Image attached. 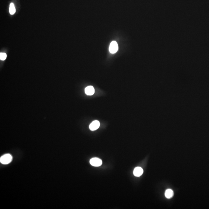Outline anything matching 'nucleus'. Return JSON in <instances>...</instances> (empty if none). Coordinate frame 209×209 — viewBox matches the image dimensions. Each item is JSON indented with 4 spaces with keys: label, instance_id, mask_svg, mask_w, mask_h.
I'll use <instances>...</instances> for the list:
<instances>
[{
    "label": "nucleus",
    "instance_id": "nucleus-5",
    "mask_svg": "<svg viewBox=\"0 0 209 209\" xmlns=\"http://www.w3.org/2000/svg\"><path fill=\"white\" fill-rule=\"evenodd\" d=\"M85 93L88 95L91 96L95 93V89L93 86H87L85 89Z\"/></svg>",
    "mask_w": 209,
    "mask_h": 209
},
{
    "label": "nucleus",
    "instance_id": "nucleus-6",
    "mask_svg": "<svg viewBox=\"0 0 209 209\" xmlns=\"http://www.w3.org/2000/svg\"><path fill=\"white\" fill-rule=\"evenodd\" d=\"M143 173V170L142 168L140 167L135 168L134 170L133 174L136 177H140L142 175Z\"/></svg>",
    "mask_w": 209,
    "mask_h": 209
},
{
    "label": "nucleus",
    "instance_id": "nucleus-2",
    "mask_svg": "<svg viewBox=\"0 0 209 209\" xmlns=\"http://www.w3.org/2000/svg\"><path fill=\"white\" fill-rule=\"evenodd\" d=\"M118 49V44L117 42L115 41L112 42L110 45V52L112 53H115L117 51Z\"/></svg>",
    "mask_w": 209,
    "mask_h": 209
},
{
    "label": "nucleus",
    "instance_id": "nucleus-4",
    "mask_svg": "<svg viewBox=\"0 0 209 209\" xmlns=\"http://www.w3.org/2000/svg\"><path fill=\"white\" fill-rule=\"evenodd\" d=\"M100 122L96 120L93 121L92 123L90 124L89 128L91 131H94L100 127Z\"/></svg>",
    "mask_w": 209,
    "mask_h": 209
},
{
    "label": "nucleus",
    "instance_id": "nucleus-8",
    "mask_svg": "<svg viewBox=\"0 0 209 209\" xmlns=\"http://www.w3.org/2000/svg\"><path fill=\"white\" fill-rule=\"evenodd\" d=\"M9 13L11 15H13L15 13V7L14 4L13 3H11L10 4L9 9Z\"/></svg>",
    "mask_w": 209,
    "mask_h": 209
},
{
    "label": "nucleus",
    "instance_id": "nucleus-9",
    "mask_svg": "<svg viewBox=\"0 0 209 209\" xmlns=\"http://www.w3.org/2000/svg\"><path fill=\"white\" fill-rule=\"evenodd\" d=\"M7 57V55L4 53H0V59L2 60H4Z\"/></svg>",
    "mask_w": 209,
    "mask_h": 209
},
{
    "label": "nucleus",
    "instance_id": "nucleus-1",
    "mask_svg": "<svg viewBox=\"0 0 209 209\" xmlns=\"http://www.w3.org/2000/svg\"><path fill=\"white\" fill-rule=\"evenodd\" d=\"M12 160V157L10 154H7L2 156L0 158V162L3 164H8Z\"/></svg>",
    "mask_w": 209,
    "mask_h": 209
},
{
    "label": "nucleus",
    "instance_id": "nucleus-3",
    "mask_svg": "<svg viewBox=\"0 0 209 209\" xmlns=\"http://www.w3.org/2000/svg\"><path fill=\"white\" fill-rule=\"evenodd\" d=\"M90 164L93 166L97 167L102 165V161L98 158H92L90 160Z\"/></svg>",
    "mask_w": 209,
    "mask_h": 209
},
{
    "label": "nucleus",
    "instance_id": "nucleus-7",
    "mask_svg": "<svg viewBox=\"0 0 209 209\" xmlns=\"http://www.w3.org/2000/svg\"><path fill=\"white\" fill-rule=\"evenodd\" d=\"M173 195V191L170 189L166 190L165 193V196L167 198H171Z\"/></svg>",
    "mask_w": 209,
    "mask_h": 209
}]
</instances>
